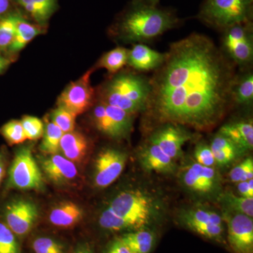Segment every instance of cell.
Returning a JSON list of instances; mask_svg holds the SVG:
<instances>
[{"label":"cell","instance_id":"obj_41","mask_svg":"<svg viewBox=\"0 0 253 253\" xmlns=\"http://www.w3.org/2000/svg\"><path fill=\"white\" fill-rule=\"evenodd\" d=\"M237 189L240 196L246 198H253V179L238 183Z\"/></svg>","mask_w":253,"mask_h":253},{"label":"cell","instance_id":"obj_46","mask_svg":"<svg viewBox=\"0 0 253 253\" xmlns=\"http://www.w3.org/2000/svg\"><path fill=\"white\" fill-rule=\"evenodd\" d=\"M9 60L0 55V73L3 72L9 65Z\"/></svg>","mask_w":253,"mask_h":253},{"label":"cell","instance_id":"obj_34","mask_svg":"<svg viewBox=\"0 0 253 253\" xmlns=\"http://www.w3.org/2000/svg\"><path fill=\"white\" fill-rule=\"evenodd\" d=\"M16 17L11 14L0 20V50L9 48L14 40Z\"/></svg>","mask_w":253,"mask_h":253},{"label":"cell","instance_id":"obj_48","mask_svg":"<svg viewBox=\"0 0 253 253\" xmlns=\"http://www.w3.org/2000/svg\"><path fill=\"white\" fill-rule=\"evenodd\" d=\"M75 253H91L89 251L86 249H80Z\"/></svg>","mask_w":253,"mask_h":253},{"label":"cell","instance_id":"obj_44","mask_svg":"<svg viewBox=\"0 0 253 253\" xmlns=\"http://www.w3.org/2000/svg\"><path fill=\"white\" fill-rule=\"evenodd\" d=\"M6 169V158L2 152H0V184L4 178Z\"/></svg>","mask_w":253,"mask_h":253},{"label":"cell","instance_id":"obj_3","mask_svg":"<svg viewBox=\"0 0 253 253\" xmlns=\"http://www.w3.org/2000/svg\"><path fill=\"white\" fill-rule=\"evenodd\" d=\"M150 91V77L144 73L118 72L101 88L100 101L135 116L144 112Z\"/></svg>","mask_w":253,"mask_h":253},{"label":"cell","instance_id":"obj_38","mask_svg":"<svg viewBox=\"0 0 253 253\" xmlns=\"http://www.w3.org/2000/svg\"><path fill=\"white\" fill-rule=\"evenodd\" d=\"M194 158L196 163L206 167L213 168L216 164L212 150L207 143L199 142L196 145L194 150Z\"/></svg>","mask_w":253,"mask_h":253},{"label":"cell","instance_id":"obj_12","mask_svg":"<svg viewBox=\"0 0 253 253\" xmlns=\"http://www.w3.org/2000/svg\"><path fill=\"white\" fill-rule=\"evenodd\" d=\"M181 178L187 189L201 196H211L220 188V178L217 171L196 162L184 168Z\"/></svg>","mask_w":253,"mask_h":253},{"label":"cell","instance_id":"obj_40","mask_svg":"<svg viewBox=\"0 0 253 253\" xmlns=\"http://www.w3.org/2000/svg\"><path fill=\"white\" fill-rule=\"evenodd\" d=\"M23 9L35 18L40 23H45L49 19L54 11V8L49 6H42L34 4H25L22 6Z\"/></svg>","mask_w":253,"mask_h":253},{"label":"cell","instance_id":"obj_36","mask_svg":"<svg viewBox=\"0 0 253 253\" xmlns=\"http://www.w3.org/2000/svg\"><path fill=\"white\" fill-rule=\"evenodd\" d=\"M21 122L27 139L37 140L43 136L44 126L39 118L34 116H25Z\"/></svg>","mask_w":253,"mask_h":253},{"label":"cell","instance_id":"obj_24","mask_svg":"<svg viewBox=\"0 0 253 253\" xmlns=\"http://www.w3.org/2000/svg\"><path fill=\"white\" fill-rule=\"evenodd\" d=\"M129 49L118 46L103 55L98 62V67L104 68L111 74H116L127 64Z\"/></svg>","mask_w":253,"mask_h":253},{"label":"cell","instance_id":"obj_23","mask_svg":"<svg viewBox=\"0 0 253 253\" xmlns=\"http://www.w3.org/2000/svg\"><path fill=\"white\" fill-rule=\"evenodd\" d=\"M40 33L41 32L36 26L16 15L15 36L12 42L9 46V51L11 52L21 51L30 42L39 35Z\"/></svg>","mask_w":253,"mask_h":253},{"label":"cell","instance_id":"obj_6","mask_svg":"<svg viewBox=\"0 0 253 253\" xmlns=\"http://www.w3.org/2000/svg\"><path fill=\"white\" fill-rule=\"evenodd\" d=\"M109 208L127 222L131 229H144L155 215L154 200L139 190L123 191L111 201Z\"/></svg>","mask_w":253,"mask_h":253},{"label":"cell","instance_id":"obj_21","mask_svg":"<svg viewBox=\"0 0 253 253\" xmlns=\"http://www.w3.org/2000/svg\"><path fill=\"white\" fill-rule=\"evenodd\" d=\"M83 211L77 204L63 203L53 209L49 214V221L58 227H71L77 224L83 217Z\"/></svg>","mask_w":253,"mask_h":253},{"label":"cell","instance_id":"obj_18","mask_svg":"<svg viewBox=\"0 0 253 253\" xmlns=\"http://www.w3.org/2000/svg\"><path fill=\"white\" fill-rule=\"evenodd\" d=\"M218 131L231 139L243 154L253 149V123L251 118L226 123Z\"/></svg>","mask_w":253,"mask_h":253},{"label":"cell","instance_id":"obj_11","mask_svg":"<svg viewBox=\"0 0 253 253\" xmlns=\"http://www.w3.org/2000/svg\"><path fill=\"white\" fill-rule=\"evenodd\" d=\"M4 222L15 235H26L34 225L38 217L36 205L26 200H14L3 208Z\"/></svg>","mask_w":253,"mask_h":253},{"label":"cell","instance_id":"obj_29","mask_svg":"<svg viewBox=\"0 0 253 253\" xmlns=\"http://www.w3.org/2000/svg\"><path fill=\"white\" fill-rule=\"evenodd\" d=\"M181 220H191L198 222L208 223L218 226L223 225V218L214 211L209 210L196 209L189 210L181 214Z\"/></svg>","mask_w":253,"mask_h":253},{"label":"cell","instance_id":"obj_32","mask_svg":"<svg viewBox=\"0 0 253 253\" xmlns=\"http://www.w3.org/2000/svg\"><path fill=\"white\" fill-rule=\"evenodd\" d=\"M0 253H21L16 236L1 221H0Z\"/></svg>","mask_w":253,"mask_h":253},{"label":"cell","instance_id":"obj_26","mask_svg":"<svg viewBox=\"0 0 253 253\" xmlns=\"http://www.w3.org/2000/svg\"><path fill=\"white\" fill-rule=\"evenodd\" d=\"M104 104L106 112L112 120L113 125L117 129L121 139L127 137L132 130L134 115L130 114L114 106Z\"/></svg>","mask_w":253,"mask_h":253},{"label":"cell","instance_id":"obj_5","mask_svg":"<svg viewBox=\"0 0 253 253\" xmlns=\"http://www.w3.org/2000/svg\"><path fill=\"white\" fill-rule=\"evenodd\" d=\"M221 52L239 71L253 68V22L238 23L221 31Z\"/></svg>","mask_w":253,"mask_h":253},{"label":"cell","instance_id":"obj_37","mask_svg":"<svg viewBox=\"0 0 253 253\" xmlns=\"http://www.w3.org/2000/svg\"><path fill=\"white\" fill-rule=\"evenodd\" d=\"M229 178L230 180L234 183L252 179L253 178V158H247L233 168L229 172Z\"/></svg>","mask_w":253,"mask_h":253},{"label":"cell","instance_id":"obj_10","mask_svg":"<svg viewBox=\"0 0 253 253\" xmlns=\"http://www.w3.org/2000/svg\"><path fill=\"white\" fill-rule=\"evenodd\" d=\"M223 220L228 226V241L236 253H252L253 217L239 213L224 211Z\"/></svg>","mask_w":253,"mask_h":253},{"label":"cell","instance_id":"obj_8","mask_svg":"<svg viewBox=\"0 0 253 253\" xmlns=\"http://www.w3.org/2000/svg\"><path fill=\"white\" fill-rule=\"evenodd\" d=\"M193 138L186 126L173 123H163L155 128L148 140L158 145L165 154L176 161L183 154V146Z\"/></svg>","mask_w":253,"mask_h":253},{"label":"cell","instance_id":"obj_22","mask_svg":"<svg viewBox=\"0 0 253 253\" xmlns=\"http://www.w3.org/2000/svg\"><path fill=\"white\" fill-rule=\"evenodd\" d=\"M131 253H150L154 244V235L146 229L127 233L120 238Z\"/></svg>","mask_w":253,"mask_h":253},{"label":"cell","instance_id":"obj_2","mask_svg":"<svg viewBox=\"0 0 253 253\" xmlns=\"http://www.w3.org/2000/svg\"><path fill=\"white\" fill-rule=\"evenodd\" d=\"M184 20L175 9L133 0L116 26L118 36L134 44H147L168 31L181 26Z\"/></svg>","mask_w":253,"mask_h":253},{"label":"cell","instance_id":"obj_1","mask_svg":"<svg viewBox=\"0 0 253 253\" xmlns=\"http://www.w3.org/2000/svg\"><path fill=\"white\" fill-rule=\"evenodd\" d=\"M236 72L209 37L191 33L170 44L162 66L150 77L144 113L160 123L208 130L231 106Z\"/></svg>","mask_w":253,"mask_h":253},{"label":"cell","instance_id":"obj_27","mask_svg":"<svg viewBox=\"0 0 253 253\" xmlns=\"http://www.w3.org/2000/svg\"><path fill=\"white\" fill-rule=\"evenodd\" d=\"M93 121L96 129L102 134L113 139H121L112 120L106 112L105 104L101 101L95 106L93 111Z\"/></svg>","mask_w":253,"mask_h":253},{"label":"cell","instance_id":"obj_17","mask_svg":"<svg viewBox=\"0 0 253 253\" xmlns=\"http://www.w3.org/2000/svg\"><path fill=\"white\" fill-rule=\"evenodd\" d=\"M231 106L244 109L252 107L253 103V68L236 72L231 88Z\"/></svg>","mask_w":253,"mask_h":253},{"label":"cell","instance_id":"obj_9","mask_svg":"<svg viewBox=\"0 0 253 253\" xmlns=\"http://www.w3.org/2000/svg\"><path fill=\"white\" fill-rule=\"evenodd\" d=\"M91 74V71H88L78 81L71 83L60 95L58 105L76 116L85 112L92 104L94 96Z\"/></svg>","mask_w":253,"mask_h":253},{"label":"cell","instance_id":"obj_25","mask_svg":"<svg viewBox=\"0 0 253 253\" xmlns=\"http://www.w3.org/2000/svg\"><path fill=\"white\" fill-rule=\"evenodd\" d=\"M219 202L223 205L226 211L246 214L253 217V198L238 196L230 191H227L219 196Z\"/></svg>","mask_w":253,"mask_h":253},{"label":"cell","instance_id":"obj_33","mask_svg":"<svg viewBox=\"0 0 253 253\" xmlns=\"http://www.w3.org/2000/svg\"><path fill=\"white\" fill-rule=\"evenodd\" d=\"M76 117L67 109L58 106L51 114V122L59 126L63 133H67L74 130Z\"/></svg>","mask_w":253,"mask_h":253},{"label":"cell","instance_id":"obj_13","mask_svg":"<svg viewBox=\"0 0 253 253\" xmlns=\"http://www.w3.org/2000/svg\"><path fill=\"white\" fill-rule=\"evenodd\" d=\"M127 156L120 150L106 149L96 158L94 168L95 185L99 188L108 187L122 174Z\"/></svg>","mask_w":253,"mask_h":253},{"label":"cell","instance_id":"obj_28","mask_svg":"<svg viewBox=\"0 0 253 253\" xmlns=\"http://www.w3.org/2000/svg\"><path fill=\"white\" fill-rule=\"evenodd\" d=\"M63 132L59 126L54 123L47 121L44 126L43 139L41 144V149L42 152L48 155L58 154L60 151V141Z\"/></svg>","mask_w":253,"mask_h":253},{"label":"cell","instance_id":"obj_43","mask_svg":"<svg viewBox=\"0 0 253 253\" xmlns=\"http://www.w3.org/2000/svg\"><path fill=\"white\" fill-rule=\"evenodd\" d=\"M106 253H131L130 250L123 244L121 240L118 239L110 246Z\"/></svg>","mask_w":253,"mask_h":253},{"label":"cell","instance_id":"obj_30","mask_svg":"<svg viewBox=\"0 0 253 253\" xmlns=\"http://www.w3.org/2000/svg\"><path fill=\"white\" fill-rule=\"evenodd\" d=\"M191 230L209 239L221 241L224 233V226H218L208 223L198 222L191 220H181Z\"/></svg>","mask_w":253,"mask_h":253},{"label":"cell","instance_id":"obj_7","mask_svg":"<svg viewBox=\"0 0 253 253\" xmlns=\"http://www.w3.org/2000/svg\"><path fill=\"white\" fill-rule=\"evenodd\" d=\"M8 186L18 189H41L44 179L31 149L22 148L15 155L9 168Z\"/></svg>","mask_w":253,"mask_h":253},{"label":"cell","instance_id":"obj_16","mask_svg":"<svg viewBox=\"0 0 253 253\" xmlns=\"http://www.w3.org/2000/svg\"><path fill=\"white\" fill-rule=\"evenodd\" d=\"M41 166L46 176L56 184L68 182L78 175L77 168L74 163L58 154L42 158Z\"/></svg>","mask_w":253,"mask_h":253},{"label":"cell","instance_id":"obj_15","mask_svg":"<svg viewBox=\"0 0 253 253\" xmlns=\"http://www.w3.org/2000/svg\"><path fill=\"white\" fill-rule=\"evenodd\" d=\"M139 161L147 172L173 173L176 170L175 161L168 156L161 148L147 139L139 152Z\"/></svg>","mask_w":253,"mask_h":253},{"label":"cell","instance_id":"obj_20","mask_svg":"<svg viewBox=\"0 0 253 253\" xmlns=\"http://www.w3.org/2000/svg\"><path fill=\"white\" fill-rule=\"evenodd\" d=\"M87 149V139L81 133L74 130L63 133L60 141V151L69 161L80 162L85 156Z\"/></svg>","mask_w":253,"mask_h":253},{"label":"cell","instance_id":"obj_42","mask_svg":"<svg viewBox=\"0 0 253 253\" xmlns=\"http://www.w3.org/2000/svg\"><path fill=\"white\" fill-rule=\"evenodd\" d=\"M16 2L21 6L25 4H34L42 6L56 8V0H16Z\"/></svg>","mask_w":253,"mask_h":253},{"label":"cell","instance_id":"obj_31","mask_svg":"<svg viewBox=\"0 0 253 253\" xmlns=\"http://www.w3.org/2000/svg\"><path fill=\"white\" fill-rule=\"evenodd\" d=\"M0 133L9 144H19L27 140L21 121H14L6 123L0 129Z\"/></svg>","mask_w":253,"mask_h":253},{"label":"cell","instance_id":"obj_39","mask_svg":"<svg viewBox=\"0 0 253 253\" xmlns=\"http://www.w3.org/2000/svg\"><path fill=\"white\" fill-rule=\"evenodd\" d=\"M33 249L36 253H64L62 246L54 239L41 237L35 240Z\"/></svg>","mask_w":253,"mask_h":253},{"label":"cell","instance_id":"obj_45","mask_svg":"<svg viewBox=\"0 0 253 253\" xmlns=\"http://www.w3.org/2000/svg\"><path fill=\"white\" fill-rule=\"evenodd\" d=\"M9 5V0H0V17L7 11Z\"/></svg>","mask_w":253,"mask_h":253},{"label":"cell","instance_id":"obj_35","mask_svg":"<svg viewBox=\"0 0 253 253\" xmlns=\"http://www.w3.org/2000/svg\"><path fill=\"white\" fill-rule=\"evenodd\" d=\"M101 227L110 231H122L131 229L130 226L123 218L115 214L109 208L101 212L99 217Z\"/></svg>","mask_w":253,"mask_h":253},{"label":"cell","instance_id":"obj_4","mask_svg":"<svg viewBox=\"0 0 253 253\" xmlns=\"http://www.w3.org/2000/svg\"><path fill=\"white\" fill-rule=\"evenodd\" d=\"M196 18L221 32L238 23L253 20V0H204Z\"/></svg>","mask_w":253,"mask_h":253},{"label":"cell","instance_id":"obj_19","mask_svg":"<svg viewBox=\"0 0 253 253\" xmlns=\"http://www.w3.org/2000/svg\"><path fill=\"white\" fill-rule=\"evenodd\" d=\"M211 149L216 164L221 167L227 166L243 154L242 151L231 139L217 131L211 140Z\"/></svg>","mask_w":253,"mask_h":253},{"label":"cell","instance_id":"obj_14","mask_svg":"<svg viewBox=\"0 0 253 253\" xmlns=\"http://www.w3.org/2000/svg\"><path fill=\"white\" fill-rule=\"evenodd\" d=\"M166 59V52L151 49L145 44H134L129 49L127 64L136 72H154L162 66Z\"/></svg>","mask_w":253,"mask_h":253},{"label":"cell","instance_id":"obj_47","mask_svg":"<svg viewBox=\"0 0 253 253\" xmlns=\"http://www.w3.org/2000/svg\"><path fill=\"white\" fill-rule=\"evenodd\" d=\"M134 1H139L146 4L153 5V6H158L161 0H134Z\"/></svg>","mask_w":253,"mask_h":253}]
</instances>
